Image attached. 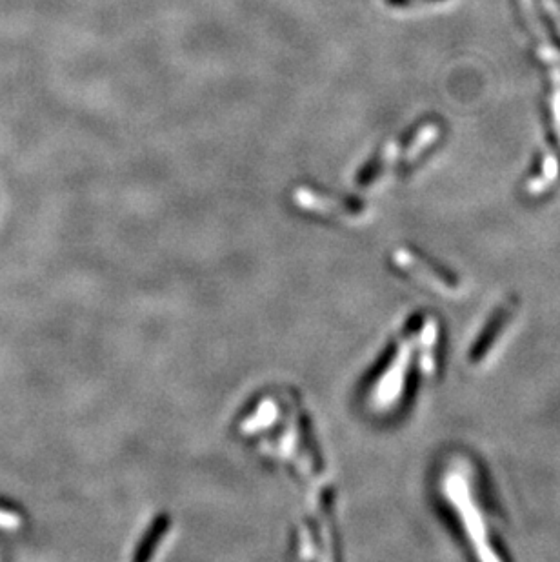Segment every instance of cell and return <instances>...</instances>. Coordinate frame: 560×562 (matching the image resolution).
I'll list each match as a JSON object with an SVG mask.
<instances>
[{
	"label": "cell",
	"instance_id": "1",
	"mask_svg": "<svg viewBox=\"0 0 560 562\" xmlns=\"http://www.w3.org/2000/svg\"><path fill=\"white\" fill-rule=\"evenodd\" d=\"M520 26L530 37L533 50L542 61L557 64L560 70V31L550 17V13L539 0H515Z\"/></svg>",
	"mask_w": 560,
	"mask_h": 562
},
{
	"label": "cell",
	"instance_id": "2",
	"mask_svg": "<svg viewBox=\"0 0 560 562\" xmlns=\"http://www.w3.org/2000/svg\"><path fill=\"white\" fill-rule=\"evenodd\" d=\"M515 310H517V301L506 302L499 312L493 315L488 328L484 330V333L480 335L479 341L475 344L473 352H471V361L473 362H484L486 357L493 352V348L497 346V341L500 339V335L504 333V330L508 328L513 315H515Z\"/></svg>",
	"mask_w": 560,
	"mask_h": 562
},
{
	"label": "cell",
	"instance_id": "3",
	"mask_svg": "<svg viewBox=\"0 0 560 562\" xmlns=\"http://www.w3.org/2000/svg\"><path fill=\"white\" fill-rule=\"evenodd\" d=\"M400 266L404 270H410V273H413V277L417 281L428 284L435 292L453 295V293H457V290H459V284H457L453 277L440 273L437 268H433L428 262L417 259V255H413V253L406 255L404 259H400Z\"/></svg>",
	"mask_w": 560,
	"mask_h": 562
},
{
	"label": "cell",
	"instance_id": "4",
	"mask_svg": "<svg viewBox=\"0 0 560 562\" xmlns=\"http://www.w3.org/2000/svg\"><path fill=\"white\" fill-rule=\"evenodd\" d=\"M546 122L550 124L551 130L557 137L560 146V79L551 81V88L548 91V104H546Z\"/></svg>",
	"mask_w": 560,
	"mask_h": 562
},
{
	"label": "cell",
	"instance_id": "5",
	"mask_svg": "<svg viewBox=\"0 0 560 562\" xmlns=\"http://www.w3.org/2000/svg\"><path fill=\"white\" fill-rule=\"evenodd\" d=\"M391 8H410V6H422V4H439L444 0H384Z\"/></svg>",
	"mask_w": 560,
	"mask_h": 562
},
{
	"label": "cell",
	"instance_id": "6",
	"mask_svg": "<svg viewBox=\"0 0 560 562\" xmlns=\"http://www.w3.org/2000/svg\"><path fill=\"white\" fill-rule=\"evenodd\" d=\"M551 6H553V8H555V11H557V13H559L560 15V0H553V4H551Z\"/></svg>",
	"mask_w": 560,
	"mask_h": 562
}]
</instances>
